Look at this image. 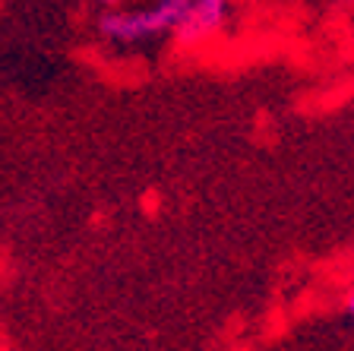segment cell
Listing matches in <instances>:
<instances>
[{"mask_svg": "<svg viewBox=\"0 0 354 351\" xmlns=\"http://www.w3.org/2000/svg\"><path fill=\"white\" fill-rule=\"evenodd\" d=\"M187 10H190V0H162V3L155 10H149V13L104 16L102 29L118 38H140V35H149V32H158V29H177V26L187 19Z\"/></svg>", "mask_w": 354, "mask_h": 351, "instance_id": "obj_1", "label": "cell"}, {"mask_svg": "<svg viewBox=\"0 0 354 351\" xmlns=\"http://www.w3.org/2000/svg\"><path fill=\"white\" fill-rule=\"evenodd\" d=\"M221 16H225V0H196V3H190V10H187V19L177 26V29L184 32V38L190 42V38L203 35V32L215 29L221 22Z\"/></svg>", "mask_w": 354, "mask_h": 351, "instance_id": "obj_2", "label": "cell"}, {"mask_svg": "<svg viewBox=\"0 0 354 351\" xmlns=\"http://www.w3.org/2000/svg\"><path fill=\"white\" fill-rule=\"evenodd\" d=\"M158 203H162V199H158V193H152V190H149L146 197H142V206H146V213H149V215L158 213Z\"/></svg>", "mask_w": 354, "mask_h": 351, "instance_id": "obj_3", "label": "cell"}, {"mask_svg": "<svg viewBox=\"0 0 354 351\" xmlns=\"http://www.w3.org/2000/svg\"><path fill=\"white\" fill-rule=\"evenodd\" d=\"M348 307H351V314H354V294H351V304H348Z\"/></svg>", "mask_w": 354, "mask_h": 351, "instance_id": "obj_4", "label": "cell"}, {"mask_svg": "<svg viewBox=\"0 0 354 351\" xmlns=\"http://www.w3.org/2000/svg\"><path fill=\"white\" fill-rule=\"evenodd\" d=\"M98 3H114V0H98Z\"/></svg>", "mask_w": 354, "mask_h": 351, "instance_id": "obj_5", "label": "cell"}]
</instances>
